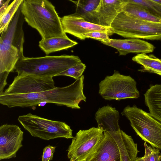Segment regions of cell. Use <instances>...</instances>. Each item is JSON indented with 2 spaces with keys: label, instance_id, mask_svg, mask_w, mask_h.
Instances as JSON below:
<instances>
[{
  "label": "cell",
  "instance_id": "3957f363",
  "mask_svg": "<svg viewBox=\"0 0 161 161\" xmlns=\"http://www.w3.org/2000/svg\"><path fill=\"white\" fill-rule=\"evenodd\" d=\"M21 5L8 25L0 33V73L13 72L18 61L24 56L23 25L25 19Z\"/></svg>",
  "mask_w": 161,
  "mask_h": 161
},
{
  "label": "cell",
  "instance_id": "7a4b0ae2",
  "mask_svg": "<svg viewBox=\"0 0 161 161\" xmlns=\"http://www.w3.org/2000/svg\"><path fill=\"white\" fill-rule=\"evenodd\" d=\"M21 11L25 20L35 29L42 39L67 37L55 7L47 0H24Z\"/></svg>",
  "mask_w": 161,
  "mask_h": 161
},
{
  "label": "cell",
  "instance_id": "d6986e66",
  "mask_svg": "<svg viewBox=\"0 0 161 161\" xmlns=\"http://www.w3.org/2000/svg\"><path fill=\"white\" fill-rule=\"evenodd\" d=\"M78 42L67 37H54L41 39L39 47L46 54L71 48L78 44Z\"/></svg>",
  "mask_w": 161,
  "mask_h": 161
},
{
  "label": "cell",
  "instance_id": "277c9868",
  "mask_svg": "<svg viewBox=\"0 0 161 161\" xmlns=\"http://www.w3.org/2000/svg\"><path fill=\"white\" fill-rule=\"evenodd\" d=\"M81 62L79 57L74 55L40 57L24 56L18 61L14 70L18 75L26 74L53 77Z\"/></svg>",
  "mask_w": 161,
  "mask_h": 161
},
{
  "label": "cell",
  "instance_id": "9c48e42d",
  "mask_svg": "<svg viewBox=\"0 0 161 161\" xmlns=\"http://www.w3.org/2000/svg\"><path fill=\"white\" fill-rule=\"evenodd\" d=\"M101 129L92 127L80 130L72 138L68 149L69 161H85L103 137Z\"/></svg>",
  "mask_w": 161,
  "mask_h": 161
},
{
  "label": "cell",
  "instance_id": "9a60e30c",
  "mask_svg": "<svg viewBox=\"0 0 161 161\" xmlns=\"http://www.w3.org/2000/svg\"><path fill=\"white\" fill-rule=\"evenodd\" d=\"M127 3L125 0H101L96 14L97 24L111 27Z\"/></svg>",
  "mask_w": 161,
  "mask_h": 161
},
{
  "label": "cell",
  "instance_id": "ffe728a7",
  "mask_svg": "<svg viewBox=\"0 0 161 161\" xmlns=\"http://www.w3.org/2000/svg\"><path fill=\"white\" fill-rule=\"evenodd\" d=\"M121 161H140L137 157L139 152L137 144L135 142L132 137L121 131L120 146Z\"/></svg>",
  "mask_w": 161,
  "mask_h": 161
},
{
  "label": "cell",
  "instance_id": "83f0119b",
  "mask_svg": "<svg viewBox=\"0 0 161 161\" xmlns=\"http://www.w3.org/2000/svg\"><path fill=\"white\" fill-rule=\"evenodd\" d=\"M56 147L48 145L45 147L43 150L42 156V161H49L52 160L54 153Z\"/></svg>",
  "mask_w": 161,
  "mask_h": 161
},
{
  "label": "cell",
  "instance_id": "f546056e",
  "mask_svg": "<svg viewBox=\"0 0 161 161\" xmlns=\"http://www.w3.org/2000/svg\"><path fill=\"white\" fill-rule=\"evenodd\" d=\"M10 0H7L0 5V17L1 16L6 10L8 6V3Z\"/></svg>",
  "mask_w": 161,
  "mask_h": 161
},
{
  "label": "cell",
  "instance_id": "6da1fadb",
  "mask_svg": "<svg viewBox=\"0 0 161 161\" xmlns=\"http://www.w3.org/2000/svg\"><path fill=\"white\" fill-rule=\"evenodd\" d=\"M84 76L82 75L72 84L38 92L20 94L0 95V103L9 108L36 107L46 102L73 109H80L81 101L86 102L83 92Z\"/></svg>",
  "mask_w": 161,
  "mask_h": 161
},
{
  "label": "cell",
  "instance_id": "f1b7e54d",
  "mask_svg": "<svg viewBox=\"0 0 161 161\" xmlns=\"http://www.w3.org/2000/svg\"><path fill=\"white\" fill-rule=\"evenodd\" d=\"M9 74L7 72L0 73V95L3 92L4 88L7 84V79Z\"/></svg>",
  "mask_w": 161,
  "mask_h": 161
},
{
  "label": "cell",
  "instance_id": "7402d4cb",
  "mask_svg": "<svg viewBox=\"0 0 161 161\" xmlns=\"http://www.w3.org/2000/svg\"><path fill=\"white\" fill-rule=\"evenodd\" d=\"M132 60L142 65L143 70L161 76V59L152 54L140 53L132 57Z\"/></svg>",
  "mask_w": 161,
  "mask_h": 161
},
{
  "label": "cell",
  "instance_id": "8fae6325",
  "mask_svg": "<svg viewBox=\"0 0 161 161\" xmlns=\"http://www.w3.org/2000/svg\"><path fill=\"white\" fill-rule=\"evenodd\" d=\"M121 131L103 132V138L85 161H121Z\"/></svg>",
  "mask_w": 161,
  "mask_h": 161
},
{
  "label": "cell",
  "instance_id": "603a6c76",
  "mask_svg": "<svg viewBox=\"0 0 161 161\" xmlns=\"http://www.w3.org/2000/svg\"><path fill=\"white\" fill-rule=\"evenodd\" d=\"M24 0H14L0 17V33L7 27Z\"/></svg>",
  "mask_w": 161,
  "mask_h": 161
},
{
  "label": "cell",
  "instance_id": "d4e9b609",
  "mask_svg": "<svg viewBox=\"0 0 161 161\" xmlns=\"http://www.w3.org/2000/svg\"><path fill=\"white\" fill-rule=\"evenodd\" d=\"M145 153L144 156L138 157L140 161H158L161 159V153L160 150L148 145L144 142Z\"/></svg>",
  "mask_w": 161,
  "mask_h": 161
},
{
  "label": "cell",
  "instance_id": "484cf974",
  "mask_svg": "<svg viewBox=\"0 0 161 161\" xmlns=\"http://www.w3.org/2000/svg\"><path fill=\"white\" fill-rule=\"evenodd\" d=\"M86 68L85 64L81 62L59 73L57 76H68L73 77L76 80L81 77Z\"/></svg>",
  "mask_w": 161,
  "mask_h": 161
},
{
  "label": "cell",
  "instance_id": "30bf717a",
  "mask_svg": "<svg viewBox=\"0 0 161 161\" xmlns=\"http://www.w3.org/2000/svg\"><path fill=\"white\" fill-rule=\"evenodd\" d=\"M54 84L51 76L18 75L2 94H20L47 91L55 88Z\"/></svg>",
  "mask_w": 161,
  "mask_h": 161
},
{
  "label": "cell",
  "instance_id": "52a82bcc",
  "mask_svg": "<svg viewBox=\"0 0 161 161\" xmlns=\"http://www.w3.org/2000/svg\"><path fill=\"white\" fill-rule=\"evenodd\" d=\"M18 120L32 136L46 140L74 137L72 130L64 122L50 120L31 113L19 116Z\"/></svg>",
  "mask_w": 161,
  "mask_h": 161
},
{
  "label": "cell",
  "instance_id": "7c38bea8",
  "mask_svg": "<svg viewBox=\"0 0 161 161\" xmlns=\"http://www.w3.org/2000/svg\"><path fill=\"white\" fill-rule=\"evenodd\" d=\"M24 132L16 125L5 124L0 127V160L15 158L23 146Z\"/></svg>",
  "mask_w": 161,
  "mask_h": 161
},
{
  "label": "cell",
  "instance_id": "cb8c5ba5",
  "mask_svg": "<svg viewBox=\"0 0 161 161\" xmlns=\"http://www.w3.org/2000/svg\"><path fill=\"white\" fill-rule=\"evenodd\" d=\"M126 1L141 5L152 14L161 19V4L155 2L154 0H126Z\"/></svg>",
  "mask_w": 161,
  "mask_h": 161
},
{
  "label": "cell",
  "instance_id": "2e32d148",
  "mask_svg": "<svg viewBox=\"0 0 161 161\" xmlns=\"http://www.w3.org/2000/svg\"><path fill=\"white\" fill-rule=\"evenodd\" d=\"M119 114L114 107L108 104L99 108L96 112L95 119L97 128L104 132H116L120 130L119 125Z\"/></svg>",
  "mask_w": 161,
  "mask_h": 161
},
{
  "label": "cell",
  "instance_id": "e0dca14e",
  "mask_svg": "<svg viewBox=\"0 0 161 161\" xmlns=\"http://www.w3.org/2000/svg\"><path fill=\"white\" fill-rule=\"evenodd\" d=\"M145 102L150 114L161 122V84L151 86L144 94Z\"/></svg>",
  "mask_w": 161,
  "mask_h": 161
},
{
  "label": "cell",
  "instance_id": "8992f818",
  "mask_svg": "<svg viewBox=\"0 0 161 161\" xmlns=\"http://www.w3.org/2000/svg\"><path fill=\"white\" fill-rule=\"evenodd\" d=\"M111 27L114 33L124 37L161 40V23L140 19L122 11L116 17Z\"/></svg>",
  "mask_w": 161,
  "mask_h": 161
},
{
  "label": "cell",
  "instance_id": "5b68a950",
  "mask_svg": "<svg viewBox=\"0 0 161 161\" xmlns=\"http://www.w3.org/2000/svg\"><path fill=\"white\" fill-rule=\"evenodd\" d=\"M130 121L131 126L145 142L161 150V122L150 113L134 105L125 107L121 113Z\"/></svg>",
  "mask_w": 161,
  "mask_h": 161
},
{
  "label": "cell",
  "instance_id": "4fadbf2b",
  "mask_svg": "<svg viewBox=\"0 0 161 161\" xmlns=\"http://www.w3.org/2000/svg\"><path fill=\"white\" fill-rule=\"evenodd\" d=\"M61 20L64 32L71 34L81 40L86 38L83 35L93 31H106L113 34L111 27L104 26L86 21L74 13L64 16Z\"/></svg>",
  "mask_w": 161,
  "mask_h": 161
},
{
  "label": "cell",
  "instance_id": "5bb4252c",
  "mask_svg": "<svg viewBox=\"0 0 161 161\" xmlns=\"http://www.w3.org/2000/svg\"><path fill=\"white\" fill-rule=\"evenodd\" d=\"M116 49L119 55L129 53H145L153 52L155 48L152 44L136 38L124 39H109L101 42Z\"/></svg>",
  "mask_w": 161,
  "mask_h": 161
},
{
  "label": "cell",
  "instance_id": "ba28073f",
  "mask_svg": "<svg viewBox=\"0 0 161 161\" xmlns=\"http://www.w3.org/2000/svg\"><path fill=\"white\" fill-rule=\"evenodd\" d=\"M98 92L103 98L109 100L137 98L140 96L135 80L115 70L112 75L107 76L100 82Z\"/></svg>",
  "mask_w": 161,
  "mask_h": 161
},
{
  "label": "cell",
  "instance_id": "ac0fdd59",
  "mask_svg": "<svg viewBox=\"0 0 161 161\" xmlns=\"http://www.w3.org/2000/svg\"><path fill=\"white\" fill-rule=\"evenodd\" d=\"M69 1L75 5V14L87 21L97 24L96 14L101 0Z\"/></svg>",
  "mask_w": 161,
  "mask_h": 161
},
{
  "label": "cell",
  "instance_id": "4316f807",
  "mask_svg": "<svg viewBox=\"0 0 161 161\" xmlns=\"http://www.w3.org/2000/svg\"><path fill=\"white\" fill-rule=\"evenodd\" d=\"M112 34L106 31H93L84 34L86 38H91L100 41H103L109 39V36Z\"/></svg>",
  "mask_w": 161,
  "mask_h": 161
},
{
  "label": "cell",
  "instance_id": "44dd1931",
  "mask_svg": "<svg viewBox=\"0 0 161 161\" xmlns=\"http://www.w3.org/2000/svg\"><path fill=\"white\" fill-rule=\"evenodd\" d=\"M125 1L127 3L123 8L122 12L140 19L150 22L161 23V19L152 14L141 5Z\"/></svg>",
  "mask_w": 161,
  "mask_h": 161
},
{
  "label": "cell",
  "instance_id": "4dcf8cb0",
  "mask_svg": "<svg viewBox=\"0 0 161 161\" xmlns=\"http://www.w3.org/2000/svg\"><path fill=\"white\" fill-rule=\"evenodd\" d=\"M154 1L157 3H159L160 4H161V0H155Z\"/></svg>",
  "mask_w": 161,
  "mask_h": 161
}]
</instances>
